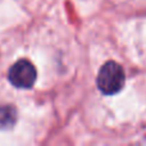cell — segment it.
<instances>
[{
	"label": "cell",
	"mask_w": 146,
	"mask_h": 146,
	"mask_svg": "<svg viewBox=\"0 0 146 146\" xmlns=\"http://www.w3.org/2000/svg\"><path fill=\"white\" fill-rule=\"evenodd\" d=\"M124 71L115 62H108L101 67L98 76V87L105 95H113L121 91L124 85Z\"/></svg>",
	"instance_id": "cell-1"
},
{
	"label": "cell",
	"mask_w": 146,
	"mask_h": 146,
	"mask_svg": "<svg viewBox=\"0 0 146 146\" xmlns=\"http://www.w3.org/2000/svg\"><path fill=\"white\" fill-rule=\"evenodd\" d=\"M37 78L36 68L30 60L21 59L15 62L8 72V80L14 87L31 88Z\"/></svg>",
	"instance_id": "cell-2"
},
{
	"label": "cell",
	"mask_w": 146,
	"mask_h": 146,
	"mask_svg": "<svg viewBox=\"0 0 146 146\" xmlns=\"http://www.w3.org/2000/svg\"><path fill=\"white\" fill-rule=\"evenodd\" d=\"M17 122V110L12 105L0 106V129H9Z\"/></svg>",
	"instance_id": "cell-3"
}]
</instances>
